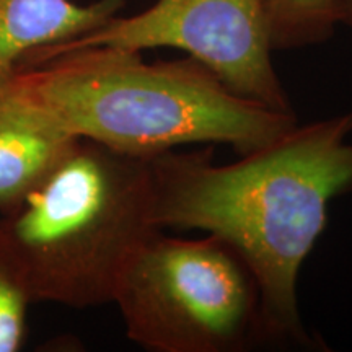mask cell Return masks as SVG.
<instances>
[{"instance_id":"ba28073f","label":"cell","mask_w":352,"mask_h":352,"mask_svg":"<svg viewBox=\"0 0 352 352\" xmlns=\"http://www.w3.org/2000/svg\"><path fill=\"white\" fill-rule=\"evenodd\" d=\"M272 50L324 43L338 25V0H263Z\"/></svg>"},{"instance_id":"52a82bcc","label":"cell","mask_w":352,"mask_h":352,"mask_svg":"<svg viewBox=\"0 0 352 352\" xmlns=\"http://www.w3.org/2000/svg\"><path fill=\"white\" fill-rule=\"evenodd\" d=\"M126 0H0V77L28 57L85 36L120 15Z\"/></svg>"},{"instance_id":"30bf717a","label":"cell","mask_w":352,"mask_h":352,"mask_svg":"<svg viewBox=\"0 0 352 352\" xmlns=\"http://www.w3.org/2000/svg\"><path fill=\"white\" fill-rule=\"evenodd\" d=\"M338 23L352 28V0H338Z\"/></svg>"},{"instance_id":"277c9868","label":"cell","mask_w":352,"mask_h":352,"mask_svg":"<svg viewBox=\"0 0 352 352\" xmlns=\"http://www.w3.org/2000/svg\"><path fill=\"white\" fill-rule=\"evenodd\" d=\"M113 303L127 338L152 352H241L270 341L256 277L212 233L196 240L152 233Z\"/></svg>"},{"instance_id":"3957f363","label":"cell","mask_w":352,"mask_h":352,"mask_svg":"<svg viewBox=\"0 0 352 352\" xmlns=\"http://www.w3.org/2000/svg\"><path fill=\"white\" fill-rule=\"evenodd\" d=\"M0 230L33 303L85 310L113 303L127 264L155 233L151 157L76 139Z\"/></svg>"},{"instance_id":"5b68a950","label":"cell","mask_w":352,"mask_h":352,"mask_svg":"<svg viewBox=\"0 0 352 352\" xmlns=\"http://www.w3.org/2000/svg\"><path fill=\"white\" fill-rule=\"evenodd\" d=\"M87 46L184 51L235 94L277 111H292L272 65L263 0H155L135 15H116L85 36L36 52L21 67Z\"/></svg>"},{"instance_id":"9c48e42d","label":"cell","mask_w":352,"mask_h":352,"mask_svg":"<svg viewBox=\"0 0 352 352\" xmlns=\"http://www.w3.org/2000/svg\"><path fill=\"white\" fill-rule=\"evenodd\" d=\"M33 305L15 258L0 230V352H16L28 336Z\"/></svg>"},{"instance_id":"8992f818","label":"cell","mask_w":352,"mask_h":352,"mask_svg":"<svg viewBox=\"0 0 352 352\" xmlns=\"http://www.w3.org/2000/svg\"><path fill=\"white\" fill-rule=\"evenodd\" d=\"M74 140L20 90L13 72L0 77V214L41 179Z\"/></svg>"},{"instance_id":"7a4b0ae2","label":"cell","mask_w":352,"mask_h":352,"mask_svg":"<svg viewBox=\"0 0 352 352\" xmlns=\"http://www.w3.org/2000/svg\"><path fill=\"white\" fill-rule=\"evenodd\" d=\"M23 94L76 139L148 158L189 144L254 152L297 124L230 90L192 57L147 63L140 51L87 46L13 70Z\"/></svg>"},{"instance_id":"6da1fadb","label":"cell","mask_w":352,"mask_h":352,"mask_svg":"<svg viewBox=\"0 0 352 352\" xmlns=\"http://www.w3.org/2000/svg\"><path fill=\"white\" fill-rule=\"evenodd\" d=\"M352 109L290 127L258 151L220 165L214 153L151 157L158 228H199L226 240L256 277L271 342L315 346L298 310V274L352 192Z\"/></svg>"}]
</instances>
